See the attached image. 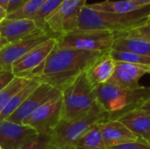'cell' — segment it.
I'll list each match as a JSON object with an SVG mask.
<instances>
[{
  "label": "cell",
  "mask_w": 150,
  "mask_h": 149,
  "mask_svg": "<svg viewBox=\"0 0 150 149\" xmlns=\"http://www.w3.org/2000/svg\"><path fill=\"white\" fill-rule=\"evenodd\" d=\"M87 6L98 11L115 14H127L142 10L149 5H144L133 0H105L99 3L87 4Z\"/></svg>",
  "instance_id": "17"
},
{
  "label": "cell",
  "mask_w": 150,
  "mask_h": 149,
  "mask_svg": "<svg viewBox=\"0 0 150 149\" xmlns=\"http://www.w3.org/2000/svg\"><path fill=\"white\" fill-rule=\"evenodd\" d=\"M109 54L111 57L114 60V61H123L134 64L150 66V57L148 56H143L128 51H120L114 49L110 50Z\"/></svg>",
  "instance_id": "25"
},
{
  "label": "cell",
  "mask_w": 150,
  "mask_h": 149,
  "mask_svg": "<svg viewBox=\"0 0 150 149\" xmlns=\"http://www.w3.org/2000/svg\"><path fill=\"white\" fill-rule=\"evenodd\" d=\"M64 0H46L41 5L37 13L33 17V20L36 23L39 28L47 31L46 29V19L60 6Z\"/></svg>",
  "instance_id": "24"
},
{
  "label": "cell",
  "mask_w": 150,
  "mask_h": 149,
  "mask_svg": "<svg viewBox=\"0 0 150 149\" xmlns=\"http://www.w3.org/2000/svg\"><path fill=\"white\" fill-rule=\"evenodd\" d=\"M9 2L10 0H0V6L3 7L4 10H6V11H7V8L9 5Z\"/></svg>",
  "instance_id": "33"
},
{
  "label": "cell",
  "mask_w": 150,
  "mask_h": 149,
  "mask_svg": "<svg viewBox=\"0 0 150 149\" xmlns=\"http://www.w3.org/2000/svg\"><path fill=\"white\" fill-rule=\"evenodd\" d=\"M97 101L109 115V120H117L122 115L135 111L150 98V87L139 86L124 89L109 83L96 88Z\"/></svg>",
  "instance_id": "3"
},
{
  "label": "cell",
  "mask_w": 150,
  "mask_h": 149,
  "mask_svg": "<svg viewBox=\"0 0 150 149\" xmlns=\"http://www.w3.org/2000/svg\"><path fill=\"white\" fill-rule=\"evenodd\" d=\"M150 15L149 6L127 14L98 11L86 5L82 9L74 31H107L114 33L130 31L147 23ZM72 32V31H71Z\"/></svg>",
  "instance_id": "2"
},
{
  "label": "cell",
  "mask_w": 150,
  "mask_h": 149,
  "mask_svg": "<svg viewBox=\"0 0 150 149\" xmlns=\"http://www.w3.org/2000/svg\"><path fill=\"white\" fill-rule=\"evenodd\" d=\"M117 120L121 122L140 138H142L143 135L150 131V116L138 110L127 112Z\"/></svg>",
  "instance_id": "18"
},
{
  "label": "cell",
  "mask_w": 150,
  "mask_h": 149,
  "mask_svg": "<svg viewBox=\"0 0 150 149\" xmlns=\"http://www.w3.org/2000/svg\"><path fill=\"white\" fill-rule=\"evenodd\" d=\"M15 77L11 72H0V91L4 89Z\"/></svg>",
  "instance_id": "29"
},
{
  "label": "cell",
  "mask_w": 150,
  "mask_h": 149,
  "mask_svg": "<svg viewBox=\"0 0 150 149\" xmlns=\"http://www.w3.org/2000/svg\"><path fill=\"white\" fill-rule=\"evenodd\" d=\"M30 81L31 79L28 78L15 76L12 81L0 91V116L13 96L27 85Z\"/></svg>",
  "instance_id": "22"
},
{
  "label": "cell",
  "mask_w": 150,
  "mask_h": 149,
  "mask_svg": "<svg viewBox=\"0 0 150 149\" xmlns=\"http://www.w3.org/2000/svg\"><path fill=\"white\" fill-rule=\"evenodd\" d=\"M98 126L107 148L142 140L119 120H106Z\"/></svg>",
  "instance_id": "15"
},
{
  "label": "cell",
  "mask_w": 150,
  "mask_h": 149,
  "mask_svg": "<svg viewBox=\"0 0 150 149\" xmlns=\"http://www.w3.org/2000/svg\"><path fill=\"white\" fill-rule=\"evenodd\" d=\"M96 88L86 71L62 91V120H71L86 114L97 101Z\"/></svg>",
  "instance_id": "5"
},
{
  "label": "cell",
  "mask_w": 150,
  "mask_h": 149,
  "mask_svg": "<svg viewBox=\"0 0 150 149\" xmlns=\"http://www.w3.org/2000/svg\"><path fill=\"white\" fill-rule=\"evenodd\" d=\"M47 149H55V148H52V147H50V146L48 145V148Z\"/></svg>",
  "instance_id": "38"
},
{
  "label": "cell",
  "mask_w": 150,
  "mask_h": 149,
  "mask_svg": "<svg viewBox=\"0 0 150 149\" xmlns=\"http://www.w3.org/2000/svg\"><path fill=\"white\" fill-rule=\"evenodd\" d=\"M40 84V83L38 81L31 79L27 85H25L22 90H20L17 94H15L3 111L0 116V122L7 120L8 118L20 107V105L27 99V97L33 92V90H35V89Z\"/></svg>",
  "instance_id": "20"
},
{
  "label": "cell",
  "mask_w": 150,
  "mask_h": 149,
  "mask_svg": "<svg viewBox=\"0 0 150 149\" xmlns=\"http://www.w3.org/2000/svg\"><path fill=\"white\" fill-rule=\"evenodd\" d=\"M147 74H150V66L115 61L114 72L106 83L124 89H134L141 86L139 81Z\"/></svg>",
  "instance_id": "13"
},
{
  "label": "cell",
  "mask_w": 150,
  "mask_h": 149,
  "mask_svg": "<svg viewBox=\"0 0 150 149\" xmlns=\"http://www.w3.org/2000/svg\"><path fill=\"white\" fill-rule=\"evenodd\" d=\"M146 24H150V15L149 16L148 19H147V23H146Z\"/></svg>",
  "instance_id": "37"
},
{
  "label": "cell",
  "mask_w": 150,
  "mask_h": 149,
  "mask_svg": "<svg viewBox=\"0 0 150 149\" xmlns=\"http://www.w3.org/2000/svg\"><path fill=\"white\" fill-rule=\"evenodd\" d=\"M39 133L33 128L8 120L0 122V147L2 149H20Z\"/></svg>",
  "instance_id": "12"
},
{
  "label": "cell",
  "mask_w": 150,
  "mask_h": 149,
  "mask_svg": "<svg viewBox=\"0 0 150 149\" xmlns=\"http://www.w3.org/2000/svg\"><path fill=\"white\" fill-rule=\"evenodd\" d=\"M7 17V11L3 7L0 6V22Z\"/></svg>",
  "instance_id": "32"
},
{
  "label": "cell",
  "mask_w": 150,
  "mask_h": 149,
  "mask_svg": "<svg viewBox=\"0 0 150 149\" xmlns=\"http://www.w3.org/2000/svg\"><path fill=\"white\" fill-rule=\"evenodd\" d=\"M106 120L109 115L96 101L86 114L71 120H61L49 134V146L55 149H75L78 141L91 127Z\"/></svg>",
  "instance_id": "4"
},
{
  "label": "cell",
  "mask_w": 150,
  "mask_h": 149,
  "mask_svg": "<svg viewBox=\"0 0 150 149\" xmlns=\"http://www.w3.org/2000/svg\"><path fill=\"white\" fill-rule=\"evenodd\" d=\"M137 110L141 111V112H143L149 114L150 116V98L148 101H146L141 107H139Z\"/></svg>",
  "instance_id": "31"
},
{
  "label": "cell",
  "mask_w": 150,
  "mask_h": 149,
  "mask_svg": "<svg viewBox=\"0 0 150 149\" xmlns=\"http://www.w3.org/2000/svg\"><path fill=\"white\" fill-rule=\"evenodd\" d=\"M0 149H2V148H1V147H0Z\"/></svg>",
  "instance_id": "39"
},
{
  "label": "cell",
  "mask_w": 150,
  "mask_h": 149,
  "mask_svg": "<svg viewBox=\"0 0 150 149\" xmlns=\"http://www.w3.org/2000/svg\"><path fill=\"white\" fill-rule=\"evenodd\" d=\"M107 52L55 47L44 63L25 78L47 83L62 92Z\"/></svg>",
  "instance_id": "1"
},
{
  "label": "cell",
  "mask_w": 150,
  "mask_h": 149,
  "mask_svg": "<svg viewBox=\"0 0 150 149\" xmlns=\"http://www.w3.org/2000/svg\"><path fill=\"white\" fill-rule=\"evenodd\" d=\"M142 139L144 140V141H145L146 142H148L149 144H150V131L149 133H147L145 135H143Z\"/></svg>",
  "instance_id": "34"
},
{
  "label": "cell",
  "mask_w": 150,
  "mask_h": 149,
  "mask_svg": "<svg viewBox=\"0 0 150 149\" xmlns=\"http://www.w3.org/2000/svg\"><path fill=\"white\" fill-rule=\"evenodd\" d=\"M49 145V134H38L20 149H47Z\"/></svg>",
  "instance_id": "26"
},
{
  "label": "cell",
  "mask_w": 150,
  "mask_h": 149,
  "mask_svg": "<svg viewBox=\"0 0 150 149\" xmlns=\"http://www.w3.org/2000/svg\"><path fill=\"white\" fill-rule=\"evenodd\" d=\"M62 94V92L58 89L47 83H40L7 120L16 124H22L23 120L35 110Z\"/></svg>",
  "instance_id": "11"
},
{
  "label": "cell",
  "mask_w": 150,
  "mask_h": 149,
  "mask_svg": "<svg viewBox=\"0 0 150 149\" xmlns=\"http://www.w3.org/2000/svg\"><path fill=\"white\" fill-rule=\"evenodd\" d=\"M115 35L116 39L112 49L128 51L143 56L150 57V43L147 40L137 37L125 36L118 33H115Z\"/></svg>",
  "instance_id": "19"
},
{
  "label": "cell",
  "mask_w": 150,
  "mask_h": 149,
  "mask_svg": "<svg viewBox=\"0 0 150 149\" xmlns=\"http://www.w3.org/2000/svg\"><path fill=\"white\" fill-rule=\"evenodd\" d=\"M40 31L45 30L39 28L33 19H11L5 18L0 22V37L8 43L19 41Z\"/></svg>",
  "instance_id": "14"
},
{
  "label": "cell",
  "mask_w": 150,
  "mask_h": 149,
  "mask_svg": "<svg viewBox=\"0 0 150 149\" xmlns=\"http://www.w3.org/2000/svg\"><path fill=\"white\" fill-rule=\"evenodd\" d=\"M108 149H150V144L142 139L137 141L114 146V147L109 148Z\"/></svg>",
  "instance_id": "28"
},
{
  "label": "cell",
  "mask_w": 150,
  "mask_h": 149,
  "mask_svg": "<svg viewBox=\"0 0 150 149\" xmlns=\"http://www.w3.org/2000/svg\"><path fill=\"white\" fill-rule=\"evenodd\" d=\"M114 32L107 31H72L56 38V47L91 52H109L115 41Z\"/></svg>",
  "instance_id": "6"
},
{
  "label": "cell",
  "mask_w": 150,
  "mask_h": 149,
  "mask_svg": "<svg viewBox=\"0 0 150 149\" xmlns=\"http://www.w3.org/2000/svg\"><path fill=\"white\" fill-rule=\"evenodd\" d=\"M46 0H28L17 10L7 14V18L32 19Z\"/></svg>",
  "instance_id": "23"
},
{
  "label": "cell",
  "mask_w": 150,
  "mask_h": 149,
  "mask_svg": "<svg viewBox=\"0 0 150 149\" xmlns=\"http://www.w3.org/2000/svg\"><path fill=\"white\" fill-rule=\"evenodd\" d=\"M28 0H10L9 5H8V8H7V14L12 12L15 10H17L18 8H19L21 5H23Z\"/></svg>",
  "instance_id": "30"
},
{
  "label": "cell",
  "mask_w": 150,
  "mask_h": 149,
  "mask_svg": "<svg viewBox=\"0 0 150 149\" xmlns=\"http://www.w3.org/2000/svg\"><path fill=\"white\" fill-rule=\"evenodd\" d=\"M109 52L105 53L86 70V75L90 82L95 87L106 83L111 79L114 72L115 61L111 57Z\"/></svg>",
  "instance_id": "16"
},
{
  "label": "cell",
  "mask_w": 150,
  "mask_h": 149,
  "mask_svg": "<svg viewBox=\"0 0 150 149\" xmlns=\"http://www.w3.org/2000/svg\"><path fill=\"white\" fill-rule=\"evenodd\" d=\"M118 34L130 36V37H137V38L145 40L150 43V24H145L143 25L134 28L130 31L119 32Z\"/></svg>",
  "instance_id": "27"
},
{
  "label": "cell",
  "mask_w": 150,
  "mask_h": 149,
  "mask_svg": "<svg viewBox=\"0 0 150 149\" xmlns=\"http://www.w3.org/2000/svg\"><path fill=\"white\" fill-rule=\"evenodd\" d=\"M75 149H108L98 125L91 127L76 143Z\"/></svg>",
  "instance_id": "21"
},
{
  "label": "cell",
  "mask_w": 150,
  "mask_h": 149,
  "mask_svg": "<svg viewBox=\"0 0 150 149\" xmlns=\"http://www.w3.org/2000/svg\"><path fill=\"white\" fill-rule=\"evenodd\" d=\"M62 94L39 107L21 125L34 129L39 134H50L62 120Z\"/></svg>",
  "instance_id": "8"
},
{
  "label": "cell",
  "mask_w": 150,
  "mask_h": 149,
  "mask_svg": "<svg viewBox=\"0 0 150 149\" xmlns=\"http://www.w3.org/2000/svg\"><path fill=\"white\" fill-rule=\"evenodd\" d=\"M86 1L64 0L46 19L47 31L56 37L74 31L80 12L86 5Z\"/></svg>",
  "instance_id": "7"
},
{
  "label": "cell",
  "mask_w": 150,
  "mask_h": 149,
  "mask_svg": "<svg viewBox=\"0 0 150 149\" xmlns=\"http://www.w3.org/2000/svg\"><path fill=\"white\" fill-rule=\"evenodd\" d=\"M55 46L56 38L53 37L34 47L12 64L11 73L15 76L25 77L44 63Z\"/></svg>",
  "instance_id": "10"
},
{
  "label": "cell",
  "mask_w": 150,
  "mask_h": 149,
  "mask_svg": "<svg viewBox=\"0 0 150 149\" xmlns=\"http://www.w3.org/2000/svg\"><path fill=\"white\" fill-rule=\"evenodd\" d=\"M133 1L141 3V4H144V5H149L150 4V0H133Z\"/></svg>",
  "instance_id": "35"
},
{
  "label": "cell",
  "mask_w": 150,
  "mask_h": 149,
  "mask_svg": "<svg viewBox=\"0 0 150 149\" xmlns=\"http://www.w3.org/2000/svg\"><path fill=\"white\" fill-rule=\"evenodd\" d=\"M56 36L47 31H40L24 40L8 43L0 49V72H11L12 64L39 44Z\"/></svg>",
  "instance_id": "9"
},
{
  "label": "cell",
  "mask_w": 150,
  "mask_h": 149,
  "mask_svg": "<svg viewBox=\"0 0 150 149\" xmlns=\"http://www.w3.org/2000/svg\"><path fill=\"white\" fill-rule=\"evenodd\" d=\"M6 44H8V42H7L4 39H3V38L0 37V49L3 48Z\"/></svg>",
  "instance_id": "36"
}]
</instances>
